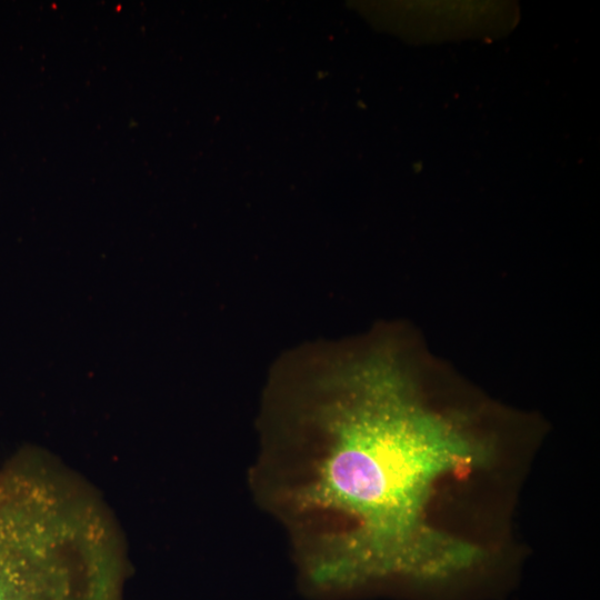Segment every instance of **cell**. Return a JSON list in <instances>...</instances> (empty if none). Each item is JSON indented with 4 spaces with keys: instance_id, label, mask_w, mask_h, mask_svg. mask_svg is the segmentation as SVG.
Returning <instances> with one entry per match:
<instances>
[{
    "instance_id": "cell-2",
    "label": "cell",
    "mask_w": 600,
    "mask_h": 600,
    "mask_svg": "<svg viewBox=\"0 0 600 600\" xmlns=\"http://www.w3.org/2000/svg\"><path fill=\"white\" fill-rule=\"evenodd\" d=\"M0 600H83L57 557L2 513Z\"/></svg>"
},
{
    "instance_id": "cell-1",
    "label": "cell",
    "mask_w": 600,
    "mask_h": 600,
    "mask_svg": "<svg viewBox=\"0 0 600 600\" xmlns=\"http://www.w3.org/2000/svg\"><path fill=\"white\" fill-rule=\"evenodd\" d=\"M458 384L400 324L279 362L272 431L304 462L289 498L312 519L341 523L304 560L318 590L444 584L482 560L479 547L430 520L440 482L486 464L498 441L497 413Z\"/></svg>"
}]
</instances>
